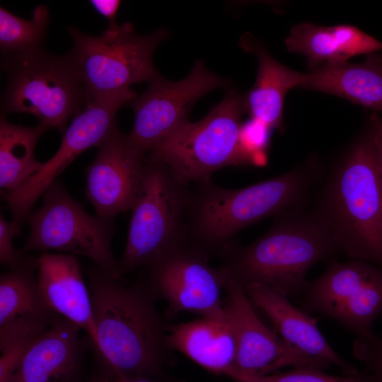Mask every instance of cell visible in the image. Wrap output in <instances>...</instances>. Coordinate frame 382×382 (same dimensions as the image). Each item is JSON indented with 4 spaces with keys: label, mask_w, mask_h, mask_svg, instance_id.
<instances>
[{
    "label": "cell",
    "mask_w": 382,
    "mask_h": 382,
    "mask_svg": "<svg viewBox=\"0 0 382 382\" xmlns=\"http://www.w3.org/2000/svg\"><path fill=\"white\" fill-rule=\"evenodd\" d=\"M37 258L25 256L0 277V351L26 347L45 332L58 315L43 296Z\"/></svg>",
    "instance_id": "16"
},
{
    "label": "cell",
    "mask_w": 382,
    "mask_h": 382,
    "mask_svg": "<svg viewBox=\"0 0 382 382\" xmlns=\"http://www.w3.org/2000/svg\"><path fill=\"white\" fill-rule=\"evenodd\" d=\"M244 288L253 305L268 317L279 337L309 368L324 371L334 365L345 375L359 371L331 347L319 330L318 318L292 304L286 294L256 283Z\"/></svg>",
    "instance_id": "17"
},
{
    "label": "cell",
    "mask_w": 382,
    "mask_h": 382,
    "mask_svg": "<svg viewBox=\"0 0 382 382\" xmlns=\"http://www.w3.org/2000/svg\"><path fill=\"white\" fill-rule=\"evenodd\" d=\"M301 296L307 313L336 320L356 337H371L373 324L382 313V267L360 260H331Z\"/></svg>",
    "instance_id": "10"
},
{
    "label": "cell",
    "mask_w": 382,
    "mask_h": 382,
    "mask_svg": "<svg viewBox=\"0 0 382 382\" xmlns=\"http://www.w3.org/2000/svg\"><path fill=\"white\" fill-rule=\"evenodd\" d=\"M224 278L223 308L236 342V359L231 368L257 376L268 375L286 366L309 368L277 332L260 319L244 286L224 275Z\"/></svg>",
    "instance_id": "15"
},
{
    "label": "cell",
    "mask_w": 382,
    "mask_h": 382,
    "mask_svg": "<svg viewBox=\"0 0 382 382\" xmlns=\"http://www.w3.org/2000/svg\"><path fill=\"white\" fill-rule=\"evenodd\" d=\"M301 88L347 99L382 112V53L366 55L358 64H328L305 73Z\"/></svg>",
    "instance_id": "23"
},
{
    "label": "cell",
    "mask_w": 382,
    "mask_h": 382,
    "mask_svg": "<svg viewBox=\"0 0 382 382\" xmlns=\"http://www.w3.org/2000/svg\"><path fill=\"white\" fill-rule=\"evenodd\" d=\"M91 4L101 16H104L109 23V25L116 24L115 18L120 5V1L117 0H93Z\"/></svg>",
    "instance_id": "29"
},
{
    "label": "cell",
    "mask_w": 382,
    "mask_h": 382,
    "mask_svg": "<svg viewBox=\"0 0 382 382\" xmlns=\"http://www.w3.org/2000/svg\"><path fill=\"white\" fill-rule=\"evenodd\" d=\"M243 112V97L232 90L202 120L187 122L147 155L187 184L230 165L253 164L241 141Z\"/></svg>",
    "instance_id": "7"
},
{
    "label": "cell",
    "mask_w": 382,
    "mask_h": 382,
    "mask_svg": "<svg viewBox=\"0 0 382 382\" xmlns=\"http://www.w3.org/2000/svg\"><path fill=\"white\" fill-rule=\"evenodd\" d=\"M49 129L39 123L23 127L0 120V187L1 194L13 191L24 184L41 167L35 158L38 139Z\"/></svg>",
    "instance_id": "24"
},
{
    "label": "cell",
    "mask_w": 382,
    "mask_h": 382,
    "mask_svg": "<svg viewBox=\"0 0 382 382\" xmlns=\"http://www.w3.org/2000/svg\"><path fill=\"white\" fill-rule=\"evenodd\" d=\"M286 49L303 54L311 70L348 62L350 57L382 52V42L350 25L323 26L306 22L293 26Z\"/></svg>",
    "instance_id": "22"
},
{
    "label": "cell",
    "mask_w": 382,
    "mask_h": 382,
    "mask_svg": "<svg viewBox=\"0 0 382 382\" xmlns=\"http://www.w3.org/2000/svg\"><path fill=\"white\" fill-rule=\"evenodd\" d=\"M369 126L377 151L382 181V117L378 112L371 114Z\"/></svg>",
    "instance_id": "30"
},
{
    "label": "cell",
    "mask_w": 382,
    "mask_h": 382,
    "mask_svg": "<svg viewBox=\"0 0 382 382\" xmlns=\"http://www.w3.org/2000/svg\"><path fill=\"white\" fill-rule=\"evenodd\" d=\"M40 289L51 308L83 330L97 346L89 288L76 255L42 253L37 259Z\"/></svg>",
    "instance_id": "19"
},
{
    "label": "cell",
    "mask_w": 382,
    "mask_h": 382,
    "mask_svg": "<svg viewBox=\"0 0 382 382\" xmlns=\"http://www.w3.org/2000/svg\"><path fill=\"white\" fill-rule=\"evenodd\" d=\"M97 267L89 274L97 346L106 371L125 376H161L170 352L168 323L144 284L126 286Z\"/></svg>",
    "instance_id": "1"
},
{
    "label": "cell",
    "mask_w": 382,
    "mask_h": 382,
    "mask_svg": "<svg viewBox=\"0 0 382 382\" xmlns=\"http://www.w3.org/2000/svg\"><path fill=\"white\" fill-rule=\"evenodd\" d=\"M242 49L253 53L258 62L255 84L243 97L244 112L267 128L283 127L284 101L294 88H301L305 73L293 70L277 62L252 34L243 35Z\"/></svg>",
    "instance_id": "20"
},
{
    "label": "cell",
    "mask_w": 382,
    "mask_h": 382,
    "mask_svg": "<svg viewBox=\"0 0 382 382\" xmlns=\"http://www.w3.org/2000/svg\"><path fill=\"white\" fill-rule=\"evenodd\" d=\"M316 213L337 250L382 267V181L370 126L339 163Z\"/></svg>",
    "instance_id": "4"
},
{
    "label": "cell",
    "mask_w": 382,
    "mask_h": 382,
    "mask_svg": "<svg viewBox=\"0 0 382 382\" xmlns=\"http://www.w3.org/2000/svg\"><path fill=\"white\" fill-rule=\"evenodd\" d=\"M166 344L214 374L232 367L236 355L234 332L224 310L186 323L169 324Z\"/></svg>",
    "instance_id": "21"
},
{
    "label": "cell",
    "mask_w": 382,
    "mask_h": 382,
    "mask_svg": "<svg viewBox=\"0 0 382 382\" xmlns=\"http://www.w3.org/2000/svg\"><path fill=\"white\" fill-rule=\"evenodd\" d=\"M147 154L117 129L85 170L87 199L96 215L112 220L131 210L144 175Z\"/></svg>",
    "instance_id": "14"
},
{
    "label": "cell",
    "mask_w": 382,
    "mask_h": 382,
    "mask_svg": "<svg viewBox=\"0 0 382 382\" xmlns=\"http://www.w3.org/2000/svg\"><path fill=\"white\" fill-rule=\"evenodd\" d=\"M316 169L309 163L238 189L219 186L211 178L192 183L187 213L189 241L209 256L221 257L236 244L234 238L240 231L269 216L290 211L301 202Z\"/></svg>",
    "instance_id": "2"
},
{
    "label": "cell",
    "mask_w": 382,
    "mask_h": 382,
    "mask_svg": "<svg viewBox=\"0 0 382 382\" xmlns=\"http://www.w3.org/2000/svg\"><path fill=\"white\" fill-rule=\"evenodd\" d=\"M22 226V224L15 220L7 221L0 214V262L9 269L17 266L24 257L21 250H16L13 245V239L21 234Z\"/></svg>",
    "instance_id": "28"
},
{
    "label": "cell",
    "mask_w": 382,
    "mask_h": 382,
    "mask_svg": "<svg viewBox=\"0 0 382 382\" xmlns=\"http://www.w3.org/2000/svg\"><path fill=\"white\" fill-rule=\"evenodd\" d=\"M122 106V102L114 98H97L88 101L63 132L55 154L21 187L1 194L13 220L22 224L26 222L35 202L67 166L86 150L99 147L117 130L116 117Z\"/></svg>",
    "instance_id": "13"
},
{
    "label": "cell",
    "mask_w": 382,
    "mask_h": 382,
    "mask_svg": "<svg viewBox=\"0 0 382 382\" xmlns=\"http://www.w3.org/2000/svg\"><path fill=\"white\" fill-rule=\"evenodd\" d=\"M228 83L209 71L200 60L182 80L170 81L161 76L153 81L144 93L129 103L134 116L127 134L129 139L148 154L190 122V112L201 97Z\"/></svg>",
    "instance_id": "12"
},
{
    "label": "cell",
    "mask_w": 382,
    "mask_h": 382,
    "mask_svg": "<svg viewBox=\"0 0 382 382\" xmlns=\"http://www.w3.org/2000/svg\"><path fill=\"white\" fill-rule=\"evenodd\" d=\"M209 257L187 240L145 267L144 285L155 299L166 302L171 314H221L224 278L219 267L210 265Z\"/></svg>",
    "instance_id": "11"
},
{
    "label": "cell",
    "mask_w": 382,
    "mask_h": 382,
    "mask_svg": "<svg viewBox=\"0 0 382 382\" xmlns=\"http://www.w3.org/2000/svg\"><path fill=\"white\" fill-rule=\"evenodd\" d=\"M112 374V373H111ZM110 382H159L154 378L142 376H125L112 374Z\"/></svg>",
    "instance_id": "31"
},
{
    "label": "cell",
    "mask_w": 382,
    "mask_h": 382,
    "mask_svg": "<svg viewBox=\"0 0 382 382\" xmlns=\"http://www.w3.org/2000/svg\"><path fill=\"white\" fill-rule=\"evenodd\" d=\"M42 198V206L26 219L30 233L21 252L54 250L83 255L120 278V264L111 248L112 220L88 214L58 180L47 187Z\"/></svg>",
    "instance_id": "9"
},
{
    "label": "cell",
    "mask_w": 382,
    "mask_h": 382,
    "mask_svg": "<svg viewBox=\"0 0 382 382\" xmlns=\"http://www.w3.org/2000/svg\"><path fill=\"white\" fill-rule=\"evenodd\" d=\"M276 216L270 229L247 245L236 243L222 256L223 274L245 286L256 283L288 296H301L308 270L332 260L337 251L332 235L317 214L288 211Z\"/></svg>",
    "instance_id": "3"
},
{
    "label": "cell",
    "mask_w": 382,
    "mask_h": 382,
    "mask_svg": "<svg viewBox=\"0 0 382 382\" xmlns=\"http://www.w3.org/2000/svg\"><path fill=\"white\" fill-rule=\"evenodd\" d=\"M112 374L105 371L103 374L96 376L86 382H110Z\"/></svg>",
    "instance_id": "32"
},
{
    "label": "cell",
    "mask_w": 382,
    "mask_h": 382,
    "mask_svg": "<svg viewBox=\"0 0 382 382\" xmlns=\"http://www.w3.org/2000/svg\"><path fill=\"white\" fill-rule=\"evenodd\" d=\"M81 330L58 316L25 349L8 382H79Z\"/></svg>",
    "instance_id": "18"
},
{
    "label": "cell",
    "mask_w": 382,
    "mask_h": 382,
    "mask_svg": "<svg viewBox=\"0 0 382 382\" xmlns=\"http://www.w3.org/2000/svg\"><path fill=\"white\" fill-rule=\"evenodd\" d=\"M1 67L8 76L4 115L28 113L62 134L70 117L83 109L88 100L67 54L53 55L40 47L5 56Z\"/></svg>",
    "instance_id": "6"
},
{
    "label": "cell",
    "mask_w": 382,
    "mask_h": 382,
    "mask_svg": "<svg viewBox=\"0 0 382 382\" xmlns=\"http://www.w3.org/2000/svg\"><path fill=\"white\" fill-rule=\"evenodd\" d=\"M73 47L67 54L82 81L88 99L112 96L134 83L161 77L153 63L158 45L168 37L159 28L145 35L134 33L129 23L108 25L100 35H90L69 27Z\"/></svg>",
    "instance_id": "8"
},
{
    "label": "cell",
    "mask_w": 382,
    "mask_h": 382,
    "mask_svg": "<svg viewBox=\"0 0 382 382\" xmlns=\"http://www.w3.org/2000/svg\"><path fill=\"white\" fill-rule=\"evenodd\" d=\"M224 375L236 382H374L372 375L365 370L352 375L332 376L320 369L294 368L281 374L257 376L229 368Z\"/></svg>",
    "instance_id": "26"
},
{
    "label": "cell",
    "mask_w": 382,
    "mask_h": 382,
    "mask_svg": "<svg viewBox=\"0 0 382 382\" xmlns=\"http://www.w3.org/2000/svg\"><path fill=\"white\" fill-rule=\"evenodd\" d=\"M191 186L147 155L144 175L131 209L125 250L119 261L122 274L146 267L188 240Z\"/></svg>",
    "instance_id": "5"
},
{
    "label": "cell",
    "mask_w": 382,
    "mask_h": 382,
    "mask_svg": "<svg viewBox=\"0 0 382 382\" xmlns=\"http://www.w3.org/2000/svg\"><path fill=\"white\" fill-rule=\"evenodd\" d=\"M353 354L364 364V370L372 375L374 382H382V337H356Z\"/></svg>",
    "instance_id": "27"
},
{
    "label": "cell",
    "mask_w": 382,
    "mask_h": 382,
    "mask_svg": "<svg viewBox=\"0 0 382 382\" xmlns=\"http://www.w3.org/2000/svg\"><path fill=\"white\" fill-rule=\"evenodd\" d=\"M50 19L48 8L39 5L27 20L0 8V49L4 57L40 48L46 37Z\"/></svg>",
    "instance_id": "25"
}]
</instances>
